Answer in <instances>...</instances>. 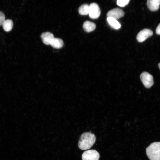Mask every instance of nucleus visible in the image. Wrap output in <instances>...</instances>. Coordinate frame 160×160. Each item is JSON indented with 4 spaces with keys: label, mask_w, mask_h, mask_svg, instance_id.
Listing matches in <instances>:
<instances>
[{
    "label": "nucleus",
    "mask_w": 160,
    "mask_h": 160,
    "mask_svg": "<svg viewBox=\"0 0 160 160\" xmlns=\"http://www.w3.org/2000/svg\"><path fill=\"white\" fill-rule=\"evenodd\" d=\"M96 140L95 135L90 132L83 133L79 140L78 146L82 150L89 149L95 143Z\"/></svg>",
    "instance_id": "obj_1"
},
{
    "label": "nucleus",
    "mask_w": 160,
    "mask_h": 160,
    "mask_svg": "<svg viewBox=\"0 0 160 160\" xmlns=\"http://www.w3.org/2000/svg\"><path fill=\"white\" fill-rule=\"evenodd\" d=\"M146 151L150 160H160V142L152 143L146 148Z\"/></svg>",
    "instance_id": "obj_2"
},
{
    "label": "nucleus",
    "mask_w": 160,
    "mask_h": 160,
    "mask_svg": "<svg viewBox=\"0 0 160 160\" xmlns=\"http://www.w3.org/2000/svg\"><path fill=\"white\" fill-rule=\"evenodd\" d=\"M140 79L144 86L150 88L154 84L153 76L147 72H143L140 75Z\"/></svg>",
    "instance_id": "obj_3"
},
{
    "label": "nucleus",
    "mask_w": 160,
    "mask_h": 160,
    "mask_svg": "<svg viewBox=\"0 0 160 160\" xmlns=\"http://www.w3.org/2000/svg\"><path fill=\"white\" fill-rule=\"evenodd\" d=\"M99 153L95 150H90L84 151L82 155V160H98Z\"/></svg>",
    "instance_id": "obj_4"
},
{
    "label": "nucleus",
    "mask_w": 160,
    "mask_h": 160,
    "mask_svg": "<svg viewBox=\"0 0 160 160\" xmlns=\"http://www.w3.org/2000/svg\"><path fill=\"white\" fill-rule=\"evenodd\" d=\"M89 17L93 19L97 18L100 14V10L98 5L92 3L89 5Z\"/></svg>",
    "instance_id": "obj_5"
},
{
    "label": "nucleus",
    "mask_w": 160,
    "mask_h": 160,
    "mask_svg": "<svg viewBox=\"0 0 160 160\" xmlns=\"http://www.w3.org/2000/svg\"><path fill=\"white\" fill-rule=\"evenodd\" d=\"M153 34L152 31L148 29H145L140 31L137 36V39L140 42L145 41Z\"/></svg>",
    "instance_id": "obj_6"
},
{
    "label": "nucleus",
    "mask_w": 160,
    "mask_h": 160,
    "mask_svg": "<svg viewBox=\"0 0 160 160\" xmlns=\"http://www.w3.org/2000/svg\"><path fill=\"white\" fill-rule=\"evenodd\" d=\"M124 13L121 9L116 8L109 11L107 14V17H111L116 19H119L123 16Z\"/></svg>",
    "instance_id": "obj_7"
},
{
    "label": "nucleus",
    "mask_w": 160,
    "mask_h": 160,
    "mask_svg": "<svg viewBox=\"0 0 160 160\" xmlns=\"http://www.w3.org/2000/svg\"><path fill=\"white\" fill-rule=\"evenodd\" d=\"M41 37L42 42L46 45L50 44L51 42L54 37L53 34L49 32L42 33L41 35Z\"/></svg>",
    "instance_id": "obj_8"
},
{
    "label": "nucleus",
    "mask_w": 160,
    "mask_h": 160,
    "mask_svg": "<svg viewBox=\"0 0 160 160\" xmlns=\"http://www.w3.org/2000/svg\"><path fill=\"white\" fill-rule=\"evenodd\" d=\"M147 4L149 10L152 11H156L159 8L160 0H148Z\"/></svg>",
    "instance_id": "obj_9"
},
{
    "label": "nucleus",
    "mask_w": 160,
    "mask_h": 160,
    "mask_svg": "<svg viewBox=\"0 0 160 160\" xmlns=\"http://www.w3.org/2000/svg\"><path fill=\"white\" fill-rule=\"evenodd\" d=\"M83 27L85 31L89 32L95 30L96 25L95 23L89 21H86L84 23Z\"/></svg>",
    "instance_id": "obj_10"
},
{
    "label": "nucleus",
    "mask_w": 160,
    "mask_h": 160,
    "mask_svg": "<svg viewBox=\"0 0 160 160\" xmlns=\"http://www.w3.org/2000/svg\"><path fill=\"white\" fill-rule=\"evenodd\" d=\"M107 20L109 25L113 28L117 30L121 28V25L116 19L111 17H107Z\"/></svg>",
    "instance_id": "obj_11"
},
{
    "label": "nucleus",
    "mask_w": 160,
    "mask_h": 160,
    "mask_svg": "<svg viewBox=\"0 0 160 160\" xmlns=\"http://www.w3.org/2000/svg\"><path fill=\"white\" fill-rule=\"evenodd\" d=\"M50 45L54 48H60L63 46V40L60 38L54 37L51 42Z\"/></svg>",
    "instance_id": "obj_12"
},
{
    "label": "nucleus",
    "mask_w": 160,
    "mask_h": 160,
    "mask_svg": "<svg viewBox=\"0 0 160 160\" xmlns=\"http://www.w3.org/2000/svg\"><path fill=\"white\" fill-rule=\"evenodd\" d=\"M13 25L12 20L9 19L5 20L2 25L4 30L6 32L10 31L12 28Z\"/></svg>",
    "instance_id": "obj_13"
},
{
    "label": "nucleus",
    "mask_w": 160,
    "mask_h": 160,
    "mask_svg": "<svg viewBox=\"0 0 160 160\" xmlns=\"http://www.w3.org/2000/svg\"><path fill=\"white\" fill-rule=\"evenodd\" d=\"M89 5L87 4H84L79 7V12L81 15H87L89 14Z\"/></svg>",
    "instance_id": "obj_14"
},
{
    "label": "nucleus",
    "mask_w": 160,
    "mask_h": 160,
    "mask_svg": "<svg viewBox=\"0 0 160 160\" xmlns=\"http://www.w3.org/2000/svg\"><path fill=\"white\" fill-rule=\"evenodd\" d=\"M129 0H118L117 1V5L121 7H124L128 4Z\"/></svg>",
    "instance_id": "obj_15"
},
{
    "label": "nucleus",
    "mask_w": 160,
    "mask_h": 160,
    "mask_svg": "<svg viewBox=\"0 0 160 160\" xmlns=\"http://www.w3.org/2000/svg\"><path fill=\"white\" fill-rule=\"evenodd\" d=\"M5 15L4 13L0 11V26L2 25L4 21L5 20Z\"/></svg>",
    "instance_id": "obj_16"
},
{
    "label": "nucleus",
    "mask_w": 160,
    "mask_h": 160,
    "mask_svg": "<svg viewBox=\"0 0 160 160\" xmlns=\"http://www.w3.org/2000/svg\"><path fill=\"white\" fill-rule=\"evenodd\" d=\"M156 34L160 35V23L157 26L156 29Z\"/></svg>",
    "instance_id": "obj_17"
},
{
    "label": "nucleus",
    "mask_w": 160,
    "mask_h": 160,
    "mask_svg": "<svg viewBox=\"0 0 160 160\" xmlns=\"http://www.w3.org/2000/svg\"><path fill=\"white\" fill-rule=\"evenodd\" d=\"M158 67H159V69H160V63H159V64H158Z\"/></svg>",
    "instance_id": "obj_18"
}]
</instances>
